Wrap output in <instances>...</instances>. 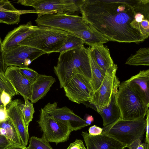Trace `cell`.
<instances>
[{
	"instance_id": "6da1fadb",
	"label": "cell",
	"mask_w": 149,
	"mask_h": 149,
	"mask_svg": "<svg viewBox=\"0 0 149 149\" xmlns=\"http://www.w3.org/2000/svg\"><path fill=\"white\" fill-rule=\"evenodd\" d=\"M141 0H83L85 22L109 41L136 43L145 39L135 27Z\"/></svg>"
},
{
	"instance_id": "7a4b0ae2",
	"label": "cell",
	"mask_w": 149,
	"mask_h": 149,
	"mask_svg": "<svg viewBox=\"0 0 149 149\" xmlns=\"http://www.w3.org/2000/svg\"><path fill=\"white\" fill-rule=\"evenodd\" d=\"M54 69L61 88H63L78 74L84 76L91 81L88 47L84 46L60 53Z\"/></svg>"
},
{
	"instance_id": "3957f363",
	"label": "cell",
	"mask_w": 149,
	"mask_h": 149,
	"mask_svg": "<svg viewBox=\"0 0 149 149\" xmlns=\"http://www.w3.org/2000/svg\"><path fill=\"white\" fill-rule=\"evenodd\" d=\"M70 34L53 28L34 26L33 32L18 45L32 47L47 54L57 52L64 45Z\"/></svg>"
},
{
	"instance_id": "277c9868",
	"label": "cell",
	"mask_w": 149,
	"mask_h": 149,
	"mask_svg": "<svg viewBox=\"0 0 149 149\" xmlns=\"http://www.w3.org/2000/svg\"><path fill=\"white\" fill-rule=\"evenodd\" d=\"M115 95L120 119L133 120L145 118L148 108L125 81L120 84Z\"/></svg>"
},
{
	"instance_id": "5b68a950",
	"label": "cell",
	"mask_w": 149,
	"mask_h": 149,
	"mask_svg": "<svg viewBox=\"0 0 149 149\" xmlns=\"http://www.w3.org/2000/svg\"><path fill=\"white\" fill-rule=\"evenodd\" d=\"M146 124L145 118L133 120L120 119L103 127L101 134L112 137L127 147L137 139H143Z\"/></svg>"
},
{
	"instance_id": "8992f818",
	"label": "cell",
	"mask_w": 149,
	"mask_h": 149,
	"mask_svg": "<svg viewBox=\"0 0 149 149\" xmlns=\"http://www.w3.org/2000/svg\"><path fill=\"white\" fill-rule=\"evenodd\" d=\"M37 122L47 141L56 144L67 141L71 133L76 131L70 122L54 118L42 108L40 111L39 119Z\"/></svg>"
},
{
	"instance_id": "52a82bcc",
	"label": "cell",
	"mask_w": 149,
	"mask_h": 149,
	"mask_svg": "<svg viewBox=\"0 0 149 149\" xmlns=\"http://www.w3.org/2000/svg\"><path fill=\"white\" fill-rule=\"evenodd\" d=\"M35 21L38 26L53 28L70 33L84 30L89 26L82 16L66 13L38 14Z\"/></svg>"
},
{
	"instance_id": "ba28073f",
	"label": "cell",
	"mask_w": 149,
	"mask_h": 149,
	"mask_svg": "<svg viewBox=\"0 0 149 149\" xmlns=\"http://www.w3.org/2000/svg\"><path fill=\"white\" fill-rule=\"evenodd\" d=\"M117 69V65L114 64L106 70L100 86L92 95L88 103L95 107L98 113L108 106L112 95L118 91L120 82L116 75Z\"/></svg>"
},
{
	"instance_id": "9c48e42d",
	"label": "cell",
	"mask_w": 149,
	"mask_h": 149,
	"mask_svg": "<svg viewBox=\"0 0 149 149\" xmlns=\"http://www.w3.org/2000/svg\"><path fill=\"white\" fill-rule=\"evenodd\" d=\"M63 88L68 99L78 104L89 102L93 93L91 81L79 74L75 75Z\"/></svg>"
},
{
	"instance_id": "30bf717a",
	"label": "cell",
	"mask_w": 149,
	"mask_h": 149,
	"mask_svg": "<svg viewBox=\"0 0 149 149\" xmlns=\"http://www.w3.org/2000/svg\"><path fill=\"white\" fill-rule=\"evenodd\" d=\"M45 54L44 52L35 48L18 45L4 52V58L7 67H27L33 61Z\"/></svg>"
},
{
	"instance_id": "8fae6325",
	"label": "cell",
	"mask_w": 149,
	"mask_h": 149,
	"mask_svg": "<svg viewBox=\"0 0 149 149\" xmlns=\"http://www.w3.org/2000/svg\"><path fill=\"white\" fill-rule=\"evenodd\" d=\"M42 108L45 111L54 118L70 122L76 131L89 125L85 120L75 114L70 108L66 107H58L56 102L52 103L49 102Z\"/></svg>"
},
{
	"instance_id": "7c38bea8",
	"label": "cell",
	"mask_w": 149,
	"mask_h": 149,
	"mask_svg": "<svg viewBox=\"0 0 149 149\" xmlns=\"http://www.w3.org/2000/svg\"><path fill=\"white\" fill-rule=\"evenodd\" d=\"M18 99L11 102L6 107L8 117L16 128L24 146L26 147L29 139L28 127L25 124L19 106Z\"/></svg>"
},
{
	"instance_id": "4fadbf2b",
	"label": "cell",
	"mask_w": 149,
	"mask_h": 149,
	"mask_svg": "<svg viewBox=\"0 0 149 149\" xmlns=\"http://www.w3.org/2000/svg\"><path fill=\"white\" fill-rule=\"evenodd\" d=\"M81 135L86 149H125L126 146L107 135L101 134L91 136L87 132H82Z\"/></svg>"
},
{
	"instance_id": "5bb4252c",
	"label": "cell",
	"mask_w": 149,
	"mask_h": 149,
	"mask_svg": "<svg viewBox=\"0 0 149 149\" xmlns=\"http://www.w3.org/2000/svg\"><path fill=\"white\" fill-rule=\"evenodd\" d=\"M4 75L19 94L30 100L31 84L21 73L18 67H8Z\"/></svg>"
},
{
	"instance_id": "9a60e30c",
	"label": "cell",
	"mask_w": 149,
	"mask_h": 149,
	"mask_svg": "<svg viewBox=\"0 0 149 149\" xmlns=\"http://www.w3.org/2000/svg\"><path fill=\"white\" fill-rule=\"evenodd\" d=\"M125 81L149 107V69L140 71Z\"/></svg>"
},
{
	"instance_id": "2e32d148",
	"label": "cell",
	"mask_w": 149,
	"mask_h": 149,
	"mask_svg": "<svg viewBox=\"0 0 149 149\" xmlns=\"http://www.w3.org/2000/svg\"><path fill=\"white\" fill-rule=\"evenodd\" d=\"M34 31V26L30 21L20 25L10 31L2 42L4 52L18 45V44L31 34Z\"/></svg>"
},
{
	"instance_id": "e0dca14e",
	"label": "cell",
	"mask_w": 149,
	"mask_h": 149,
	"mask_svg": "<svg viewBox=\"0 0 149 149\" xmlns=\"http://www.w3.org/2000/svg\"><path fill=\"white\" fill-rule=\"evenodd\" d=\"M17 3L31 6L42 14L64 13L63 0H20Z\"/></svg>"
},
{
	"instance_id": "ac0fdd59",
	"label": "cell",
	"mask_w": 149,
	"mask_h": 149,
	"mask_svg": "<svg viewBox=\"0 0 149 149\" xmlns=\"http://www.w3.org/2000/svg\"><path fill=\"white\" fill-rule=\"evenodd\" d=\"M56 81V79L52 76L39 74L31 84V102L36 103L44 98Z\"/></svg>"
},
{
	"instance_id": "d6986e66",
	"label": "cell",
	"mask_w": 149,
	"mask_h": 149,
	"mask_svg": "<svg viewBox=\"0 0 149 149\" xmlns=\"http://www.w3.org/2000/svg\"><path fill=\"white\" fill-rule=\"evenodd\" d=\"M90 47L95 62L105 72L113 65L114 63L107 46L102 45Z\"/></svg>"
},
{
	"instance_id": "ffe728a7",
	"label": "cell",
	"mask_w": 149,
	"mask_h": 149,
	"mask_svg": "<svg viewBox=\"0 0 149 149\" xmlns=\"http://www.w3.org/2000/svg\"><path fill=\"white\" fill-rule=\"evenodd\" d=\"M71 33L81 38L84 43L90 47L94 45H102L109 41L107 38L93 29L89 24L86 29Z\"/></svg>"
},
{
	"instance_id": "44dd1931",
	"label": "cell",
	"mask_w": 149,
	"mask_h": 149,
	"mask_svg": "<svg viewBox=\"0 0 149 149\" xmlns=\"http://www.w3.org/2000/svg\"><path fill=\"white\" fill-rule=\"evenodd\" d=\"M116 94L112 95L108 106L104 108L98 113L102 119L103 127L120 119V111L116 101L115 97Z\"/></svg>"
},
{
	"instance_id": "7402d4cb",
	"label": "cell",
	"mask_w": 149,
	"mask_h": 149,
	"mask_svg": "<svg viewBox=\"0 0 149 149\" xmlns=\"http://www.w3.org/2000/svg\"><path fill=\"white\" fill-rule=\"evenodd\" d=\"M0 133L4 135L12 145L25 147L16 128L8 117L5 121L0 123Z\"/></svg>"
},
{
	"instance_id": "603a6c76",
	"label": "cell",
	"mask_w": 149,
	"mask_h": 149,
	"mask_svg": "<svg viewBox=\"0 0 149 149\" xmlns=\"http://www.w3.org/2000/svg\"><path fill=\"white\" fill-rule=\"evenodd\" d=\"M88 54L91 70V84L93 92L97 90L100 86L105 74L95 62L90 49L88 47Z\"/></svg>"
},
{
	"instance_id": "cb8c5ba5",
	"label": "cell",
	"mask_w": 149,
	"mask_h": 149,
	"mask_svg": "<svg viewBox=\"0 0 149 149\" xmlns=\"http://www.w3.org/2000/svg\"><path fill=\"white\" fill-rule=\"evenodd\" d=\"M31 13H42L36 10H18L15 11H0V22L10 25L17 24L20 22L21 15Z\"/></svg>"
},
{
	"instance_id": "d4e9b609",
	"label": "cell",
	"mask_w": 149,
	"mask_h": 149,
	"mask_svg": "<svg viewBox=\"0 0 149 149\" xmlns=\"http://www.w3.org/2000/svg\"><path fill=\"white\" fill-rule=\"evenodd\" d=\"M125 64L133 66H149V47H143L139 49L134 54L128 58Z\"/></svg>"
},
{
	"instance_id": "484cf974",
	"label": "cell",
	"mask_w": 149,
	"mask_h": 149,
	"mask_svg": "<svg viewBox=\"0 0 149 149\" xmlns=\"http://www.w3.org/2000/svg\"><path fill=\"white\" fill-rule=\"evenodd\" d=\"M84 42L82 39L71 33L69 35L63 47L57 52L60 53L84 46Z\"/></svg>"
},
{
	"instance_id": "4316f807",
	"label": "cell",
	"mask_w": 149,
	"mask_h": 149,
	"mask_svg": "<svg viewBox=\"0 0 149 149\" xmlns=\"http://www.w3.org/2000/svg\"><path fill=\"white\" fill-rule=\"evenodd\" d=\"M24 103L22 104L20 102L19 106L22 112L23 118L26 126L28 127L30 122L33 118V114L35 112L33 104L29 102V99L23 97Z\"/></svg>"
},
{
	"instance_id": "83f0119b",
	"label": "cell",
	"mask_w": 149,
	"mask_h": 149,
	"mask_svg": "<svg viewBox=\"0 0 149 149\" xmlns=\"http://www.w3.org/2000/svg\"><path fill=\"white\" fill-rule=\"evenodd\" d=\"M29 143L25 149H53L44 134L41 138L35 136L31 137Z\"/></svg>"
},
{
	"instance_id": "f1b7e54d",
	"label": "cell",
	"mask_w": 149,
	"mask_h": 149,
	"mask_svg": "<svg viewBox=\"0 0 149 149\" xmlns=\"http://www.w3.org/2000/svg\"><path fill=\"white\" fill-rule=\"evenodd\" d=\"M3 90L12 97L19 94L4 74L0 73V91L2 92Z\"/></svg>"
},
{
	"instance_id": "f546056e",
	"label": "cell",
	"mask_w": 149,
	"mask_h": 149,
	"mask_svg": "<svg viewBox=\"0 0 149 149\" xmlns=\"http://www.w3.org/2000/svg\"><path fill=\"white\" fill-rule=\"evenodd\" d=\"M64 6V13H73L80 11V7L83 0H63Z\"/></svg>"
},
{
	"instance_id": "4dcf8cb0",
	"label": "cell",
	"mask_w": 149,
	"mask_h": 149,
	"mask_svg": "<svg viewBox=\"0 0 149 149\" xmlns=\"http://www.w3.org/2000/svg\"><path fill=\"white\" fill-rule=\"evenodd\" d=\"M19 70L21 73L31 84L36 80L39 74L36 71L28 67H19Z\"/></svg>"
},
{
	"instance_id": "1f68e13d",
	"label": "cell",
	"mask_w": 149,
	"mask_h": 149,
	"mask_svg": "<svg viewBox=\"0 0 149 149\" xmlns=\"http://www.w3.org/2000/svg\"><path fill=\"white\" fill-rule=\"evenodd\" d=\"M143 138H139L127 146L129 149H149V144L142 143Z\"/></svg>"
},
{
	"instance_id": "d6a6232c",
	"label": "cell",
	"mask_w": 149,
	"mask_h": 149,
	"mask_svg": "<svg viewBox=\"0 0 149 149\" xmlns=\"http://www.w3.org/2000/svg\"><path fill=\"white\" fill-rule=\"evenodd\" d=\"M17 10L8 0H0V11H15Z\"/></svg>"
},
{
	"instance_id": "836d02e7",
	"label": "cell",
	"mask_w": 149,
	"mask_h": 149,
	"mask_svg": "<svg viewBox=\"0 0 149 149\" xmlns=\"http://www.w3.org/2000/svg\"><path fill=\"white\" fill-rule=\"evenodd\" d=\"M4 51L2 45V42L0 37V73L4 74L8 67L4 62Z\"/></svg>"
},
{
	"instance_id": "e575fe53",
	"label": "cell",
	"mask_w": 149,
	"mask_h": 149,
	"mask_svg": "<svg viewBox=\"0 0 149 149\" xmlns=\"http://www.w3.org/2000/svg\"><path fill=\"white\" fill-rule=\"evenodd\" d=\"M12 96L3 90L0 95V98L4 107L6 109V107L12 101Z\"/></svg>"
},
{
	"instance_id": "d590c367",
	"label": "cell",
	"mask_w": 149,
	"mask_h": 149,
	"mask_svg": "<svg viewBox=\"0 0 149 149\" xmlns=\"http://www.w3.org/2000/svg\"><path fill=\"white\" fill-rule=\"evenodd\" d=\"M67 149H86L83 141L81 139H76L70 143Z\"/></svg>"
},
{
	"instance_id": "8d00e7d4",
	"label": "cell",
	"mask_w": 149,
	"mask_h": 149,
	"mask_svg": "<svg viewBox=\"0 0 149 149\" xmlns=\"http://www.w3.org/2000/svg\"><path fill=\"white\" fill-rule=\"evenodd\" d=\"M102 130V128L97 126L96 125H93L89 127L88 133L91 136H97L101 134Z\"/></svg>"
},
{
	"instance_id": "74e56055",
	"label": "cell",
	"mask_w": 149,
	"mask_h": 149,
	"mask_svg": "<svg viewBox=\"0 0 149 149\" xmlns=\"http://www.w3.org/2000/svg\"><path fill=\"white\" fill-rule=\"evenodd\" d=\"M12 144L10 141L0 133V149H6Z\"/></svg>"
},
{
	"instance_id": "f35d334b",
	"label": "cell",
	"mask_w": 149,
	"mask_h": 149,
	"mask_svg": "<svg viewBox=\"0 0 149 149\" xmlns=\"http://www.w3.org/2000/svg\"><path fill=\"white\" fill-rule=\"evenodd\" d=\"M146 116V136L145 143L149 144V110H148Z\"/></svg>"
},
{
	"instance_id": "ab89813d",
	"label": "cell",
	"mask_w": 149,
	"mask_h": 149,
	"mask_svg": "<svg viewBox=\"0 0 149 149\" xmlns=\"http://www.w3.org/2000/svg\"><path fill=\"white\" fill-rule=\"evenodd\" d=\"M8 118L6 109L3 105L0 106V123L5 121Z\"/></svg>"
},
{
	"instance_id": "60d3db41",
	"label": "cell",
	"mask_w": 149,
	"mask_h": 149,
	"mask_svg": "<svg viewBox=\"0 0 149 149\" xmlns=\"http://www.w3.org/2000/svg\"><path fill=\"white\" fill-rule=\"evenodd\" d=\"M85 120L86 124L90 125L93 121L94 118L92 116L89 115L87 116Z\"/></svg>"
},
{
	"instance_id": "b9f144b4",
	"label": "cell",
	"mask_w": 149,
	"mask_h": 149,
	"mask_svg": "<svg viewBox=\"0 0 149 149\" xmlns=\"http://www.w3.org/2000/svg\"><path fill=\"white\" fill-rule=\"evenodd\" d=\"M25 147L12 144L6 149H25Z\"/></svg>"
},
{
	"instance_id": "7bdbcfd3",
	"label": "cell",
	"mask_w": 149,
	"mask_h": 149,
	"mask_svg": "<svg viewBox=\"0 0 149 149\" xmlns=\"http://www.w3.org/2000/svg\"><path fill=\"white\" fill-rule=\"evenodd\" d=\"M2 105H3L2 103L1 102V99H0V106H2Z\"/></svg>"
},
{
	"instance_id": "ee69618b",
	"label": "cell",
	"mask_w": 149,
	"mask_h": 149,
	"mask_svg": "<svg viewBox=\"0 0 149 149\" xmlns=\"http://www.w3.org/2000/svg\"><path fill=\"white\" fill-rule=\"evenodd\" d=\"M1 93H2V92H1V91H0V95L1 94Z\"/></svg>"
}]
</instances>
